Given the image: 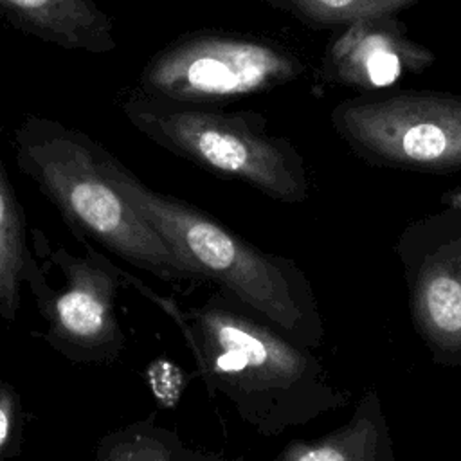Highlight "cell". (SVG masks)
Returning <instances> with one entry per match:
<instances>
[{"instance_id": "obj_1", "label": "cell", "mask_w": 461, "mask_h": 461, "mask_svg": "<svg viewBox=\"0 0 461 461\" xmlns=\"http://www.w3.org/2000/svg\"><path fill=\"white\" fill-rule=\"evenodd\" d=\"M178 321L207 385L265 438L303 427L349 400L310 348L221 288Z\"/></svg>"}, {"instance_id": "obj_2", "label": "cell", "mask_w": 461, "mask_h": 461, "mask_svg": "<svg viewBox=\"0 0 461 461\" xmlns=\"http://www.w3.org/2000/svg\"><path fill=\"white\" fill-rule=\"evenodd\" d=\"M103 171L128 203L162 236L194 277H205L258 312L306 348L324 340L313 290L297 265L263 252L238 234L173 196L140 182L115 155L99 146Z\"/></svg>"}, {"instance_id": "obj_3", "label": "cell", "mask_w": 461, "mask_h": 461, "mask_svg": "<svg viewBox=\"0 0 461 461\" xmlns=\"http://www.w3.org/2000/svg\"><path fill=\"white\" fill-rule=\"evenodd\" d=\"M13 144L20 171L79 238H90L166 281L194 277L106 176L99 142L59 121L27 113L14 130Z\"/></svg>"}, {"instance_id": "obj_4", "label": "cell", "mask_w": 461, "mask_h": 461, "mask_svg": "<svg viewBox=\"0 0 461 461\" xmlns=\"http://www.w3.org/2000/svg\"><path fill=\"white\" fill-rule=\"evenodd\" d=\"M119 106L140 133L205 169L243 180L279 202L297 203L308 196L295 149L240 117L158 99L140 88L121 97Z\"/></svg>"}, {"instance_id": "obj_5", "label": "cell", "mask_w": 461, "mask_h": 461, "mask_svg": "<svg viewBox=\"0 0 461 461\" xmlns=\"http://www.w3.org/2000/svg\"><path fill=\"white\" fill-rule=\"evenodd\" d=\"M49 259L58 265L65 281L52 288L31 254L25 281L47 322L43 339L74 362H112L124 346V335L115 313L119 272L94 249L72 256L63 247H50L47 238L31 229Z\"/></svg>"}, {"instance_id": "obj_6", "label": "cell", "mask_w": 461, "mask_h": 461, "mask_svg": "<svg viewBox=\"0 0 461 461\" xmlns=\"http://www.w3.org/2000/svg\"><path fill=\"white\" fill-rule=\"evenodd\" d=\"M333 119L340 135L376 162L432 173L461 169V97L398 94L342 104Z\"/></svg>"}, {"instance_id": "obj_7", "label": "cell", "mask_w": 461, "mask_h": 461, "mask_svg": "<svg viewBox=\"0 0 461 461\" xmlns=\"http://www.w3.org/2000/svg\"><path fill=\"white\" fill-rule=\"evenodd\" d=\"M297 74V63L272 45L196 34L157 52L139 76V88L175 103H212L277 86Z\"/></svg>"}, {"instance_id": "obj_8", "label": "cell", "mask_w": 461, "mask_h": 461, "mask_svg": "<svg viewBox=\"0 0 461 461\" xmlns=\"http://www.w3.org/2000/svg\"><path fill=\"white\" fill-rule=\"evenodd\" d=\"M396 252L414 330L438 364L461 369V211L409 223Z\"/></svg>"}, {"instance_id": "obj_9", "label": "cell", "mask_w": 461, "mask_h": 461, "mask_svg": "<svg viewBox=\"0 0 461 461\" xmlns=\"http://www.w3.org/2000/svg\"><path fill=\"white\" fill-rule=\"evenodd\" d=\"M380 20L353 22L335 41L330 58L342 81L364 88L389 86L405 70H421L430 63L429 50Z\"/></svg>"}, {"instance_id": "obj_10", "label": "cell", "mask_w": 461, "mask_h": 461, "mask_svg": "<svg viewBox=\"0 0 461 461\" xmlns=\"http://www.w3.org/2000/svg\"><path fill=\"white\" fill-rule=\"evenodd\" d=\"M0 20L67 50L103 54L117 47L113 22L94 0H0Z\"/></svg>"}, {"instance_id": "obj_11", "label": "cell", "mask_w": 461, "mask_h": 461, "mask_svg": "<svg viewBox=\"0 0 461 461\" xmlns=\"http://www.w3.org/2000/svg\"><path fill=\"white\" fill-rule=\"evenodd\" d=\"M276 461H396L394 443L376 389L364 393L353 416L313 441L288 443Z\"/></svg>"}, {"instance_id": "obj_12", "label": "cell", "mask_w": 461, "mask_h": 461, "mask_svg": "<svg viewBox=\"0 0 461 461\" xmlns=\"http://www.w3.org/2000/svg\"><path fill=\"white\" fill-rule=\"evenodd\" d=\"M31 258L25 216L0 158V317L13 322Z\"/></svg>"}, {"instance_id": "obj_13", "label": "cell", "mask_w": 461, "mask_h": 461, "mask_svg": "<svg viewBox=\"0 0 461 461\" xmlns=\"http://www.w3.org/2000/svg\"><path fill=\"white\" fill-rule=\"evenodd\" d=\"M180 456L176 436L151 416L104 434L97 441L94 461H178Z\"/></svg>"}, {"instance_id": "obj_14", "label": "cell", "mask_w": 461, "mask_h": 461, "mask_svg": "<svg viewBox=\"0 0 461 461\" xmlns=\"http://www.w3.org/2000/svg\"><path fill=\"white\" fill-rule=\"evenodd\" d=\"M416 0H294L295 9L310 20L353 23L384 18Z\"/></svg>"}, {"instance_id": "obj_15", "label": "cell", "mask_w": 461, "mask_h": 461, "mask_svg": "<svg viewBox=\"0 0 461 461\" xmlns=\"http://www.w3.org/2000/svg\"><path fill=\"white\" fill-rule=\"evenodd\" d=\"M20 396L5 382H0V461L11 452L14 445V434L20 429Z\"/></svg>"}, {"instance_id": "obj_16", "label": "cell", "mask_w": 461, "mask_h": 461, "mask_svg": "<svg viewBox=\"0 0 461 461\" xmlns=\"http://www.w3.org/2000/svg\"><path fill=\"white\" fill-rule=\"evenodd\" d=\"M443 203H445V207L461 211V189H456V191L447 193V194L443 196Z\"/></svg>"}]
</instances>
